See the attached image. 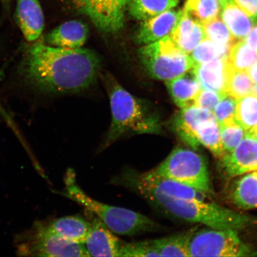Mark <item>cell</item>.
<instances>
[{
	"instance_id": "6da1fadb",
	"label": "cell",
	"mask_w": 257,
	"mask_h": 257,
	"mask_svg": "<svg viewBox=\"0 0 257 257\" xmlns=\"http://www.w3.org/2000/svg\"><path fill=\"white\" fill-rule=\"evenodd\" d=\"M101 61L87 48L66 49L35 41L19 66L22 81L37 91L70 94L89 87L97 78Z\"/></svg>"
},
{
	"instance_id": "7a4b0ae2",
	"label": "cell",
	"mask_w": 257,
	"mask_h": 257,
	"mask_svg": "<svg viewBox=\"0 0 257 257\" xmlns=\"http://www.w3.org/2000/svg\"><path fill=\"white\" fill-rule=\"evenodd\" d=\"M130 191L142 197L161 213L213 229L242 230L257 225V217L230 210L208 200L170 197L151 189L134 187Z\"/></svg>"
},
{
	"instance_id": "3957f363",
	"label": "cell",
	"mask_w": 257,
	"mask_h": 257,
	"mask_svg": "<svg viewBox=\"0 0 257 257\" xmlns=\"http://www.w3.org/2000/svg\"><path fill=\"white\" fill-rule=\"evenodd\" d=\"M111 111L110 128L99 148V152L107 149L127 134L158 133L159 119L148 106L115 81L108 85Z\"/></svg>"
},
{
	"instance_id": "277c9868",
	"label": "cell",
	"mask_w": 257,
	"mask_h": 257,
	"mask_svg": "<svg viewBox=\"0 0 257 257\" xmlns=\"http://www.w3.org/2000/svg\"><path fill=\"white\" fill-rule=\"evenodd\" d=\"M65 189L60 194L70 199L98 217L112 232L133 236L159 229V225L144 215L128 209L102 203L90 197L76 183L72 169L67 170L64 178Z\"/></svg>"
},
{
	"instance_id": "5b68a950",
	"label": "cell",
	"mask_w": 257,
	"mask_h": 257,
	"mask_svg": "<svg viewBox=\"0 0 257 257\" xmlns=\"http://www.w3.org/2000/svg\"><path fill=\"white\" fill-rule=\"evenodd\" d=\"M138 56L151 76L166 81L182 75L195 65L191 57L180 49L169 35L141 47Z\"/></svg>"
},
{
	"instance_id": "8992f818",
	"label": "cell",
	"mask_w": 257,
	"mask_h": 257,
	"mask_svg": "<svg viewBox=\"0 0 257 257\" xmlns=\"http://www.w3.org/2000/svg\"><path fill=\"white\" fill-rule=\"evenodd\" d=\"M16 247L20 255L53 257L90 256L83 243L63 238L48 223L38 221L31 229L19 234Z\"/></svg>"
},
{
	"instance_id": "52a82bcc",
	"label": "cell",
	"mask_w": 257,
	"mask_h": 257,
	"mask_svg": "<svg viewBox=\"0 0 257 257\" xmlns=\"http://www.w3.org/2000/svg\"><path fill=\"white\" fill-rule=\"evenodd\" d=\"M154 170L159 175L208 195L213 194L204 157L194 150L176 148Z\"/></svg>"
},
{
	"instance_id": "ba28073f",
	"label": "cell",
	"mask_w": 257,
	"mask_h": 257,
	"mask_svg": "<svg viewBox=\"0 0 257 257\" xmlns=\"http://www.w3.org/2000/svg\"><path fill=\"white\" fill-rule=\"evenodd\" d=\"M197 228L189 237V256L252 255L248 247L239 238L237 231L213 228L198 230Z\"/></svg>"
},
{
	"instance_id": "9c48e42d",
	"label": "cell",
	"mask_w": 257,
	"mask_h": 257,
	"mask_svg": "<svg viewBox=\"0 0 257 257\" xmlns=\"http://www.w3.org/2000/svg\"><path fill=\"white\" fill-rule=\"evenodd\" d=\"M130 0H71L78 11L90 19L96 28L107 34L123 29Z\"/></svg>"
},
{
	"instance_id": "30bf717a",
	"label": "cell",
	"mask_w": 257,
	"mask_h": 257,
	"mask_svg": "<svg viewBox=\"0 0 257 257\" xmlns=\"http://www.w3.org/2000/svg\"><path fill=\"white\" fill-rule=\"evenodd\" d=\"M221 167L228 178H233L257 170V140L246 134L232 152L224 154Z\"/></svg>"
},
{
	"instance_id": "8fae6325",
	"label": "cell",
	"mask_w": 257,
	"mask_h": 257,
	"mask_svg": "<svg viewBox=\"0 0 257 257\" xmlns=\"http://www.w3.org/2000/svg\"><path fill=\"white\" fill-rule=\"evenodd\" d=\"M91 229L83 245L89 256L119 257L123 242L96 216L92 217Z\"/></svg>"
},
{
	"instance_id": "7c38bea8",
	"label": "cell",
	"mask_w": 257,
	"mask_h": 257,
	"mask_svg": "<svg viewBox=\"0 0 257 257\" xmlns=\"http://www.w3.org/2000/svg\"><path fill=\"white\" fill-rule=\"evenodd\" d=\"M182 11L170 9L142 21L135 35V42L143 46L162 39L174 30Z\"/></svg>"
},
{
	"instance_id": "4fadbf2b",
	"label": "cell",
	"mask_w": 257,
	"mask_h": 257,
	"mask_svg": "<svg viewBox=\"0 0 257 257\" xmlns=\"http://www.w3.org/2000/svg\"><path fill=\"white\" fill-rule=\"evenodd\" d=\"M15 20L25 40L34 43L43 33L44 17L39 0H16Z\"/></svg>"
},
{
	"instance_id": "5bb4252c",
	"label": "cell",
	"mask_w": 257,
	"mask_h": 257,
	"mask_svg": "<svg viewBox=\"0 0 257 257\" xmlns=\"http://www.w3.org/2000/svg\"><path fill=\"white\" fill-rule=\"evenodd\" d=\"M213 112L194 105L183 108L176 116L173 126L177 134L184 142L194 150L200 147L196 133L204 121L214 118Z\"/></svg>"
},
{
	"instance_id": "9a60e30c",
	"label": "cell",
	"mask_w": 257,
	"mask_h": 257,
	"mask_svg": "<svg viewBox=\"0 0 257 257\" xmlns=\"http://www.w3.org/2000/svg\"><path fill=\"white\" fill-rule=\"evenodd\" d=\"M89 28L83 22L70 21L64 22L45 36V44L48 46L76 49L82 48L87 41Z\"/></svg>"
},
{
	"instance_id": "2e32d148",
	"label": "cell",
	"mask_w": 257,
	"mask_h": 257,
	"mask_svg": "<svg viewBox=\"0 0 257 257\" xmlns=\"http://www.w3.org/2000/svg\"><path fill=\"white\" fill-rule=\"evenodd\" d=\"M193 70L202 89L225 92L230 70L227 59L195 64Z\"/></svg>"
},
{
	"instance_id": "e0dca14e",
	"label": "cell",
	"mask_w": 257,
	"mask_h": 257,
	"mask_svg": "<svg viewBox=\"0 0 257 257\" xmlns=\"http://www.w3.org/2000/svg\"><path fill=\"white\" fill-rule=\"evenodd\" d=\"M180 49L191 53L202 40L207 38L203 25L183 11L178 23L169 34Z\"/></svg>"
},
{
	"instance_id": "ac0fdd59",
	"label": "cell",
	"mask_w": 257,
	"mask_h": 257,
	"mask_svg": "<svg viewBox=\"0 0 257 257\" xmlns=\"http://www.w3.org/2000/svg\"><path fill=\"white\" fill-rule=\"evenodd\" d=\"M229 189V198L242 210L257 208V170L235 177Z\"/></svg>"
},
{
	"instance_id": "d6986e66",
	"label": "cell",
	"mask_w": 257,
	"mask_h": 257,
	"mask_svg": "<svg viewBox=\"0 0 257 257\" xmlns=\"http://www.w3.org/2000/svg\"><path fill=\"white\" fill-rule=\"evenodd\" d=\"M166 85L173 101L179 107L195 105V99L200 92V85L193 68L177 78L167 80Z\"/></svg>"
},
{
	"instance_id": "ffe728a7",
	"label": "cell",
	"mask_w": 257,
	"mask_h": 257,
	"mask_svg": "<svg viewBox=\"0 0 257 257\" xmlns=\"http://www.w3.org/2000/svg\"><path fill=\"white\" fill-rule=\"evenodd\" d=\"M54 232L72 242H85L91 229V221L80 216H65L48 223Z\"/></svg>"
},
{
	"instance_id": "44dd1931",
	"label": "cell",
	"mask_w": 257,
	"mask_h": 257,
	"mask_svg": "<svg viewBox=\"0 0 257 257\" xmlns=\"http://www.w3.org/2000/svg\"><path fill=\"white\" fill-rule=\"evenodd\" d=\"M220 15L221 20L237 41L245 40L254 26L255 19L234 2L223 6Z\"/></svg>"
},
{
	"instance_id": "7402d4cb",
	"label": "cell",
	"mask_w": 257,
	"mask_h": 257,
	"mask_svg": "<svg viewBox=\"0 0 257 257\" xmlns=\"http://www.w3.org/2000/svg\"><path fill=\"white\" fill-rule=\"evenodd\" d=\"M179 0H130L127 11L141 22L176 7Z\"/></svg>"
},
{
	"instance_id": "603a6c76",
	"label": "cell",
	"mask_w": 257,
	"mask_h": 257,
	"mask_svg": "<svg viewBox=\"0 0 257 257\" xmlns=\"http://www.w3.org/2000/svg\"><path fill=\"white\" fill-rule=\"evenodd\" d=\"M197 227L173 235L152 240L159 256L188 257L189 237Z\"/></svg>"
},
{
	"instance_id": "cb8c5ba5",
	"label": "cell",
	"mask_w": 257,
	"mask_h": 257,
	"mask_svg": "<svg viewBox=\"0 0 257 257\" xmlns=\"http://www.w3.org/2000/svg\"><path fill=\"white\" fill-rule=\"evenodd\" d=\"M196 138L200 146L206 148L217 158L224 156L220 138V126L216 117L205 121L196 133Z\"/></svg>"
},
{
	"instance_id": "d4e9b609",
	"label": "cell",
	"mask_w": 257,
	"mask_h": 257,
	"mask_svg": "<svg viewBox=\"0 0 257 257\" xmlns=\"http://www.w3.org/2000/svg\"><path fill=\"white\" fill-rule=\"evenodd\" d=\"M183 11L202 25L218 18L221 6L217 0H186Z\"/></svg>"
},
{
	"instance_id": "484cf974",
	"label": "cell",
	"mask_w": 257,
	"mask_h": 257,
	"mask_svg": "<svg viewBox=\"0 0 257 257\" xmlns=\"http://www.w3.org/2000/svg\"><path fill=\"white\" fill-rule=\"evenodd\" d=\"M227 60L231 69L247 71L257 62V50L244 40L237 41L231 47Z\"/></svg>"
},
{
	"instance_id": "4316f807",
	"label": "cell",
	"mask_w": 257,
	"mask_h": 257,
	"mask_svg": "<svg viewBox=\"0 0 257 257\" xmlns=\"http://www.w3.org/2000/svg\"><path fill=\"white\" fill-rule=\"evenodd\" d=\"M236 121L246 133L257 126V97L248 95L237 100Z\"/></svg>"
},
{
	"instance_id": "83f0119b",
	"label": "cell",
	"mask_w": 257,
	"mask_h": 257,
	"mask_svg": "<svg viewBox=\"0 0 257 257\" xmlns=\"http://www.w3.org/2000/svg\"><path fill=\"white\" fill-rule=\"evenodd\" d=\"M231 46H221L205 38L191 52L195 64L204 63L217 59H227Z\"/></svg>"
},
{
	"instance_id": "f1b7e54d",
	"label": "cell",
	"mask_w": 257,
	"mask_h": 257,
	"mask_svg": "<svg viewBox=\"0 0 257 257\" xmlns=\"http://www.w3.org/2000/svg\"><path fill=\"white\" fill-rule=\"evenodd\" d=\"M253 86L252 80L246 70H234L230 67L225 89L227 94L238 100L249 95Z\"/></svg>"
},
{
	"instance_id": "f546056e",
	"label": "cell",
	"mask_w": 257,
	"mask_h": 257,
	"mask_svg": "<svg viewBox=\"0 0 257 257\" xmlns=\"http://www.w3.org/2000/svg\"><path fill=\"white\" fill-rule=\"evenodd\" d=\"M202 25L207 38L217 44L232 46L237 41L219 17Z\"/></svg>"
},
{
	"instance_id": "4dcf8cb0",
	"label": "cell",
	"mask_w": 257,
	"mask_h": 257,
	"mask_svg": "<svg viewBox=\"0 0 257 257\" xmlns=\"http://www.w3.org/2000/svg\"><path fill=\"white\" fill-rule=\"evenodd\" d=\"M220 126L221 143L224 154L232 152L246 136V131L236 121Z\"/></svg>"
},
{
	"instance_id": "1f68e13d",
	"label": "cell",
	"mask_w": 257,
	"mask_h": 257,
	"mask_svg": "<svg viewBox=\"0 0 257 257\" xmlns=\"http://www.w3.org/2000/svg\"><path fill=\"white\" fill-rule=\"evenodd\" d=\"M159 256L152 240L131 243H123L120 252V257Z\"/></svg>"
},
{
	"instance_id": "d6a6232c",
	"label": "cell",
	"mask_w": 257,
	"mask_h": 257,
	"mask_svg": "<svg viewBox=\"0 0 257 257\" xmlns=\"http://www.w3.org/2000/svg\"><path fill=\"white\" fill-rule=\"evenodd\" d=\"M236 99L226 94L215 107L214 116L220 126L236 121Z\"/></svg>"
},
{
	"instance_id": "836d02e7",
	"label": "cell",
	"mask_w": 257,
	"mask_h": 257,
	"mask_svg": "<svg viewBox=\"0 0 257 257\" xmlns=\"http://www.w3.org/2000/svg\"><path fill=\"white\" fill-rule=\"evenodd\" d=\"M226 95V92H217L211 90H204L200 91L195 101V105L197 107L207 109L211 111H213L215 107Z\"/></svg>"
},
{
	"instance_id": "e575fe53",
	"label": "cell",
	"mask_w": 257,
	"mask_h": 257,
	"mask_svg": "<svg viewBox=\"0 0 257 257\" xmlns=\"http://www.w3.org/2000/svg\"><path fill=\"white\" fill-rule=\"evenodd\" d=\"M237 6L250 17L257 19V0H233Z\"/></svg>"
},
{
	"instance_id": "d590c367",
	"label": "cell",
	"mask_w": 257,
	"mask_h": 257,
	"mask_svg": "<svg viewBox=\"0 0 257 257\" xmlns=\"http://www.w3.org/2000/svg\"><path fill=\"white\" fill-rule=\"evenodd\" d=\"M248 36L245 38L246 44L253 49L257 50V24L252 28V30L250 31Z\"/></svg>"
},
{
	"instance_id": "8d00e7d4",
	"label": "cell",
	"mask_w": 257,
	"mask_h": 257,
	"mask_svg": "<svg viewBox=\"0 0 257 257\" xmlns=\"http://www.w3.org/2000/svg\"><path fill=\"white\" fill-rule=\"evenodd\" d=\"M250 79L252 81L257 84V62L253 64L250 68L247 70Z\"/></svg>"
},
{
	"instance_id": "74e56055",
	"label": "cell",
	"mask_w": 257,
	"mask_h": 257,
	"mask_svg": "<svg viewBox=\"0 0 257 257\" xmlns=\"http://www.w3.org/2000/svg\"><path fill=\"white\" fill-rule=\"evenodd\" d=\"M12 0H0V2L2 3L3 7L6 11H9L10 7H11V3Z\"/></svg>"
},
{
	"instance_id": "f35d334b",
	"label": "cell",
	"mask_w": 257,
	"mask_h": 257,
	"mask_svg": "<svg viewBox=\"0 0 257 257\" xmlns=\"http://www.w3.org/2000/svg\"><path fill=\"white\" fill-rule=\"evenodd\" d=\"M247 134L249 135L250 136L252 137L253 138H255V139L257 140V126L254 128H253L252 130L248 132Z\"/></svg>"
},
{
	"instance_id": "ab89813d",
	"label": "cell",
	"mask_w": 257,
	"mask_h": 257,
	"mask_svg": "<svg viewBox=\"0 0 257 257\" xmlns=\"http://www.w3.org/2000/svg\"><path fill=\"white\" fill-rule=\"evenodd\" d=\"M217 1L220 3L221 8L224 5L228 4V3L233 2V0H217Z\"/></svg>"
},
{
	"instance_id": "60d3db41",
	"label": "cell",
	"mask_w": 257,
	"mask_h": 257,
	"mask_svg": "<svg viewBox=\"0 0 257 257\" xmlns=\"http://www.w3.org/2000/svg\"><path fill=\"white\" fill-rule=\"evenodd\" d=\"M252 91L253 94L257 97V85L253 86Z\"/></svg>"
},
{
	"instance_id": "b9f144b4",
	"label": "cell",
	"mask_w": 257,
	"mask_h": 257,
	"mask_svg": "<svg viewBox=\"0 0 257 257\" xmlns=\"http://www.w3.org/2000/svg\"><path fill=\"white\" fill-rule=\"evenodd\" d=\"M4 110V109H3V108H2V106H1V105H0V111H1V112H4V110Z\"/></svg>"
}]
</instances>
